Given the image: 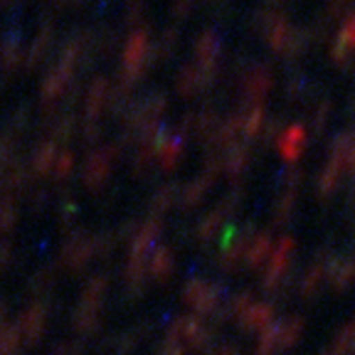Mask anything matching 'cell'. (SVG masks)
Returning a JSON list of instances; mask_svg holds the SVG:
<instances>
[{"mask_svg":"<svg viewBox=\"0 0 355 355\" xmlns=\"http://www.w3.org/2000/svg\"><path fill=\"white\" fill-rule=\"evenodd\" d=\"M353 274H355V264H353Z\"/></svg>","mask_w":355,"mask_h":355,"instance_id":"obj_3","label":"cell"},{"mask_svg":"<svg viewBox=\"0 0 355 355\" xmlns=\"http://www.w3.org/2000/svg\"><path fill=\"white\" fill-rule=\"evenodd\" d=\"M301 146H304V131L301 128H291V131H286V136L282 141V153L286 158H296Z\"/></svg>","mask_w":355,"mask_h":355,"instance_id":"obj_1","label":"cell"},{"mask_svg":"<svg viewBox=\"0 0 355 355\" xmlns=\"http://www.w3.org/2000/svg\"><path fill=\"white\" fill-rule=\"evenodd\" d=\"M350 50H355V17H350L345 22L343 35H340V42H338V57H343Z\"/></svg>","mask_w":355,"mask_h":355,"instance_id":"obj_2","label":"cell"}]
</instances>
